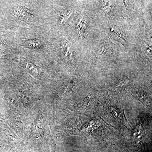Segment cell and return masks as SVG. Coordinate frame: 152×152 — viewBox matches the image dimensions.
<instances>
[{"label": "cell", "mask_w": 152, "mask_h": 152, "mask_svg": "<svg viewBox=\"0 0 152 152\" xmlns=\"http://www.w3.org/2000/svg\"><path fill=\"white\" fill-rule=\"evenodd\" d=\"M112 36L118 42H120L121 44L125 45L126 42V34L122 31L117 28L113 29V31H112Z\"/></svg>", "instance_id": "obj_2"}, {"label": "cell", "mask_w": 152, "mask_h": 152, "mask_svg": "<svg viewBox=\"0 0 152 152\" xmlns=\"http://www.w3.org/2000/svg\"><path fill=\"white\" fill-rule=\"evenodd\" d=\"M111 53V48L109 45L107 43L103 44L100 47L98 51V56H107Z\"/></svg>", "instance_id": "obj_3"}, {"label": "cell", "mask_w": 152, "mask_h": 152, "mask_svg": "<svg viewBox=\"0 0 152 152\" xmlns=\"http://www.w3.org/2000/svg\"><path fill=\"white\" fill-rule=\"evenodd\" d=\"M28 47L33 48H38L40 46L41 44L38 41H30L26 43Z\"/></svg>", "instance_id": "obj_5"}, {"label": "cell", "mask_w": 152, "mask_h": 152, "mask_svg": "<svg viewBox=\"0 0 152 152\" xmlns=\"http://www.w3.org/2000/svg\"><path fill=\"white\" fill-rule=\"evenodd\" d=\"M14 12L15 15L21 20H28L32 15L29 9L23 6L17 7Z\"/></svg>", "instance_id": "obj_1"}, {"label": "cell", "mask_w": 152, "mask_h": 152, "mask_svg": "<svg viewBox=\"0 0 152 152\" xmlns=\"http://www.w3.org/2000/svg\"><path fill=\"white\" fill-rule=\"evenodd\" d=\"M129 81V80L127 77H126V78L124 79L123 80L120 81L118 84L116 85V86L117 87L122 86H124L125 85H126Z\"/></svg>", "instance_id": "obj_7"}, {"label": "cell", "mask_w": 152, "mask_h": 152, "mask_svg": "<svg viewBox=\"0 0 152 152\" xmlns=\"http://www.w3.org/2000/svg\"><path fill=\"white\" fill-rule=\"evenodd\" d=\"M101 6L105 12H109L110 10L111 4L110 1H102L101 3Z\"/></svg>", "instance_id": "obj_6"}, {"label": "cell", "mask_w": 152, "mask_h": 152, "mask_svg": "<svg viewBox=\"0 0 152 152\" xmlns=\"http://www.w3.org/2000/svg\"><path fill=\"white\" fill-rule=\"evenodd\" d=\"M144 136L143 132L141 127L140 126H137L133 134V138L135 140H140L143 138Z\"/></svg>", "instance_id": "obj_4"}]
</instances>
